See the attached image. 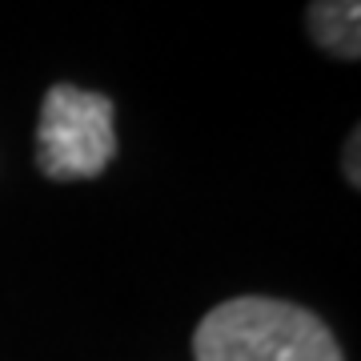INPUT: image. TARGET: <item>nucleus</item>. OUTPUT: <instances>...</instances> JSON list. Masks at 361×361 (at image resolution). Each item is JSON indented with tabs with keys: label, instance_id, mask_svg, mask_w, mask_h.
Instances as JSON below:
<instances>
[{
	"label": "nucleus",
	"instance_id": "3",
	"mask_svg": "<svg viewBox=\"0 0 361 361\" xmlns=\"http://www.w3.org/2000/svg\"><path fill=\"white\" fill-rule=\"evenodd\" d=\"M305 25L322 52L337 61L361 56V0H310Z\"/></svg>",
	"mask_w": 361,
	"mask_h": 361
},
{
	"label": "nucleus",
	"instance_id": "4",
	"mask_svg": "<svg viewBox=\"0 0 361 361\" xmlns=\"http://www.w3.org/2000/svg\"><path fill=\"white\" fill-rule=\"evenodd\" d=\"M357 149H361V133L353 129L349 133V141H345V177H349V185H361V169H357Z\"/></svg>",
	"mask_w": 361,
	"mask_h": 361
},
{
	"label": "nucleus",
	"instance_id": "2",
	"mask_svg": "<svg viewBox=\"0 0 361 361\" xmlns=\"http://www.w3.org/2000/svg\"><path fill=\"white\" fill-rule=\"evenodd\" d=\"M116 157V109L104 92L52 85L40 104L37 169L49 180H92Z\"/></svg>",
	"mask_w": 361,
	"mask_h": 361
},
{
	"label": "nucleus",
	"instance_id": "1",
	"mask_svg": "<svg viewBox=\"0 0 361 361\" xmlns=\"http://www.w3.org/2000/svg\"><path fill=\"white\" fill-rule=\"evenodd\" d=\"M197 361H345L322 317L277 297H233L201 317Z\"/></svg>",
	"mask_w": 361,
	"mask_h": 361
}]
</instances>
